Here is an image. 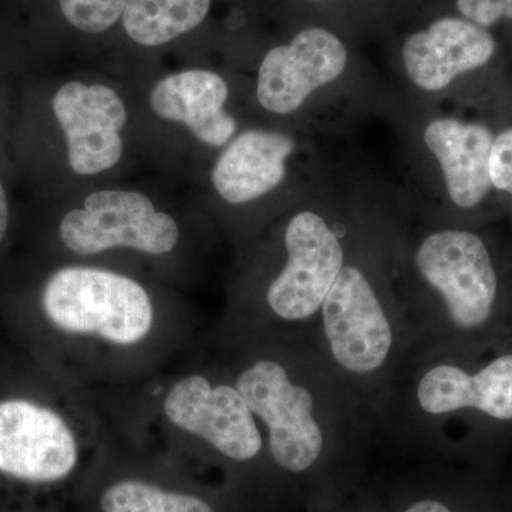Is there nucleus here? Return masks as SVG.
Listing matches in <instances>:
<instances>
[{
  "instance_id": "nucleus-1",
  "label": "nucleus",
  "mask_w": 512,
  "mask_h": 512,
  "mask_svg": "<svg viewBox=\"0 0 512 512\" xmlns=\"http://www.w3.org/2000/svg\"><path fill=\"white\" fill-rule=\"evenodd\" d=\"M79 460L62 414L32 394H0V512L52 511Z\"/></svg>"
},
{
  "instance_id": "nucleus-2",
  "label": "nucleus",
  "mask_w": 512,
  "mask_h": 512,
  "mask_svg": "<svg viewBox=\"0 0 512 512\" xmlns=\"http://www.w3.org/2000/svg\"><path fill=\"white\" fill-rule=\"evenodd\" d=\"M421 278L440 296L448 326L471 342H501L512 320L501 305L500 279L483 239L463 229L433 232L416 252Z\"/></svg>"
},
{
  "instance_id": "nucleus-3",
  "label": "nucleus",
  "mask_w": 512,
  "mask_h": 512,
  "mask_svg": "<svg viewBox=\"0 0 512 512\" xmlns=\"http://www.w3.org/2000/svg\"><path fill=\"white\" fill-rule=\"evenodd\" d=\"M40 313L52 328L72 335H94L136 345L150 333L154 309L150 296L127 276L66 266L47 278L39 296Z\"/></svg>"
},
{
  "instance_id": "nucleus-4",
  "label": "nucleus",
  "mask_w": 512,
  "mask_h": 512,
  "mask_svg": "<svg viewBox=\"0 0 512 512\" xmlns=\"http://www.w3.org/2000/svg\"><path fill=\"white\" fill-rule=\"evenodd\" d=\"M237 389L268 429L275 466L291 476L313 470L325 450V436L315 417L311 392L293 383L284 366L266 359L238 376Z\"/></svg>"
},
{
  "instance_id": "nucleus-5",
  "label": "nucleus",
  "mask_w": 512,
  "mask_h": 512,
  "mask_svg": "<svg viewBox=\"0 0 512 512\" xmlns=\"http://www.w3.org/2000/svg\"><path fill=\"white\" fill-rule=\"evenodd\" d=\"M59 234L74 254L94 255L123 247L164 255L177 245L180 229L173 217L157 212L140 192L97 191L84 200L82 210L64 215Z\"/></svg>"
},
{
  "instance_id": "nucleus-6",
  "label": "nucleus",
  "mask_w": 512,
  "mask_h": 512,
  "mask_svg": "<svg viewBox=\"0 0 512 512\" xmlns=\"http://www.w3.org/2000/svg\"><path fill=\"white\" fill-rule=\"evenodd\" d=\"M323 335L336 365L353 376H372L389 359L392 322L362 269L343 266L322 308Z\"/></svg>"
},
{
  "instance_id": "nucleus-7",
  "label": "nucleus",
  "mask_w": 512,
  "mask_h": 512,
  "mask_svg": "<svg viewBox=\"0 0 512 512\" xmlns=\"http://www.w3.org/2000/svg\"><path fill=\"white\" fill-rule=\"evenodd\" d=\"M286 264L266 293L279 319L302 322L320 312L343 266L345 252L328 222L312 211H302L285 231Z\"/></svg>"
},
{
  "instance_id": "nucleus-8",
  "label": "nucleus",
  "mask_w": 512,
  "mask_h": 512,
  "mask_svg": "<svg viewBox=\"0 0 512 512\" xmlns=\"http://www.w3.org/2000/svg\"><path fill=\"white\" fill-rule=\"evenodd\" d=\"M164 413L178 429L235 463L255 460L264 447L255 414L237 386H212L200 375L184 377L165 397Z\"/></svg>"
},
{
  "instance_id": "nucleus-9",
  "label": "nucleus",
  "mask_w": 512,
  "mask_h": 512,
  "mask_svg": "<svg viewBox=\"0 0 512 512\" xmlns=\"http://www.w3.org/2000/svg\"><path fill=\"white\" fill-rule=\"evenodd\" d=\"M348 50L326 29L309 28L288 45L269 50L258 72L256 96L265 110L291 114L301 109L315 90L345 72Z\"/></svg>"
},
{
  "instance_id": "nucleus-10",
  "label": "nucleus",
  "mask_w": 512,
  "mask_h": 512,
  "mask_svg": "<svg viewBox=\"0 0 512 512\" xmlns=\"http://www.w3.org/2000/svg\"><path fill=\"white\" fill-rule=\"evenodd\" d=\"M64 131L70 167L80 175L99 174L119 163L123 154L120 131L127 110L119 94L103 84H63L52 101Z\"/></svg>"
},
{
  "instance_id": "nucleus-11",
  "label": "nucleus",
  "mask_w": 512,
  "mask_h": 512,
  "mask_svg": "<svg viewBox=\"0 0 512 512\" xmlns=\"http://www.w3.org/2000/svg\"><path fill=\"white\" fill-rule=\"evenodd\" d=\"M495 40L484 28L466 19L443 18L414 33L403 46L407 76L424 92H440L460 74L490 62Z\"/></svg>"
},
{
  "instance_id": "nucleus-12",
  "label": "nucleus",
  "mask_w": 512,
  "mask_h": 512,
  "mask_svg": "<svg viewBox=\"0 0 512 512\" xmlns=\"http://www.w3.org/2000/svg\"><path fill=\"white\" fill-rule=\"evenodd\" d=\"M424 143L439 161L450 200L470 210L490 192V156L494 137L483 124L457 119L431 121Z\"/></svg>"
},
{
  "instance_id": "nucleus-13",
  "label": "nucleus",
  "mask_w": 512,
  "mask_h": 512,
  "mask_svg": "<svg viewBox=\"0 0 512 512\" xmlns=\"http://www.w3.org/2000/svg\"><path fill=\"white\" fill-rule=\"evenodd\" d=\"M228 86L210 70H185L171 74L154 87L151 107L157 116L190 128L211 147L227 144L237 131V121L224 110Z\"/></svg>"
},
{
  "instance_id": "nucleus-14",
  "label": "nucleus",
  "mask_w": 512,
  "mask_h": 512,
  "mask_svg": "<svg viewBox=\"0 0 512 512\" xmlns=\"http://www.w3.org/2000/svg\"><path fill=\"white\" fill-rule=\"evenodd\" d=\"M295 141L278 131L251 130L235 138L212 170V184L229 204H245L275 190L286 177Z\"/></svg>"
},
{
  "instance_id": "nucleus-15",
  "label": "nucleus",
  "mask_w": 512,
  "mask_h": 512,
  "mask_svg": "<svg viewBox=\"0 0 512 512\" xmlns=\"http://www.w3.org/2000/svg\"><path fill=\"white\" fill-rule=\"evenodd\" d=\"M97 512H222L207 495L143 476L111 477L94 497Z\"/></svg>"
},
{
  "instance_id": "nucleus-16",
  "label": "nucleus",
  "mask_w": 512,
  "mask_h": 512,
  "mask_svg": "<svg viewBox=\"0 0 512 512\" xmlns=\"http://www.w3.org/2000/svg\"><path fill=\"white\" fill-rule=\"evenodd\" d=\"M396 512H512V483L478 468L437 485L436 491L410 494Z\"/></svg>"
},
{
  "instance_id": "nucleus-17",
  "label": "nucleus",
  "mask_w": 512,
  "mask_h": 512,
  "mask_svg": "<svg viewBox=\"0 0 512 512\" xmlns=\"http://www.w3.org/2000/svg\"><path fill=\"white\" fill-rule=\"evenodd\" d=\"M211 5L212 0H126L120 25L136 45L160 47L200 28Z\"/></svg>"
},
{
  "instance_id": "nucleus-18",
  "label": "nucleus",
  "mask_w": 512,
  "mask_h": 512,
  "mask_svg": "<svg viewBox=\"0 0 512 512\" xmlns=\"http://www.w3.org/2000/svg\"><path fill=\"white\" fill-rule=\"evenodd\" d=\"M491 184L512 195V128L494 138L490 156Z\"/></svg>"
},
{
  "instance_id": "nucleus-19",
  "label": "nucleus",
  "mask_w": 512,
  "mask_h": 512,
  "mask_svg": "<svg viewBox=\"0 0 512 512\" xmlns=\"http://www.w3.org/2000/svg\"><path fill=\"white\" fill-rule=\"evenodd\" d=\"M461 15L481 28H490L498 20H512V0H457Z\"/></svg>"
},
{
  "instance_id": "nucleus-20",
  "label": "nucleus",
  "mask_w": 512,
  "mask_h": 512,
  "mask_svg": "<svg viewBox=\"0 0 512 512\" xmlns=\"http://www.w3.org/2000/svg\"><path fill=\"white\" fill-rule=\"evenodd\" d=\"M9 228V202L8 197H6L5 188H3L2 183H0V244H2L3 239H5L6 234H8Z\"/></svg>"
},
{
  "instance_id": "nucleus-21",
  "label": "nucleus",
  "mask_w": 512,
  "mask_h": 512,
  "mask_svg": "<svg viewBox=\"0 0 512 512\" xmlns=\"http://www.w3.org/2000/svg\"><path fill=\"white\" fill-rule=\"evenodd\" d=\"M511 483H512V481H511Z\"/></svg>"
}]
</instances>
